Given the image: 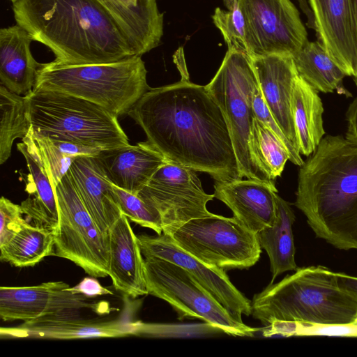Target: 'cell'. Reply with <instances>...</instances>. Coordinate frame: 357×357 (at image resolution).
Returning <instances> with one entry per match:
<instances>
[{"mask_svg":"<svg viewBox=\"0 0 357 357\" xmlns=\"http://www.w3.org/2000/svg\"><path fill=\"white\" fill-rule=\"evenodd\" d=\"M127 114L168 161L215 181L243 178L227 122L206 86L182 79L150 88Z\"/></svg>","mask_w":357,"mask_h":357,"instance_id":"6da1fadb","label":"cell"},{"mask_svg":"<svg viewBox=\"0 0 357 357\" xmlns=\"http://www.w3.org/2000/svg\"><path fill=\"white\" fill-rule=\"evenodd\" d=\"M13 10L62 63H112L151 50L102 0H17Z\"/></svg>","mask_w":357,"mask_h":357,"instance_id":"7a4b0ae2","label":"cell"},{"mask_svg":"<svg viewBox=\"0 0 357 357\" xmlns=\"http://www.w3.org/2000/svg\"><path fill=\"white\" fill-rule=\"evenodd\" d=\"M294 205L317 237L357 250V142L324 137L301 166Z\"/></svg>","mask_w":357,"mask_h":357,"instance_id":"3957f363","label":"cell"},{"mask_svg":"<svg viewBox=\"0 0 357 357\" xmlns=\"http://www.w3.org/2000/svg\"><path fill=\"white\" fill-rule=\"evenodd\" d=\"M252 317L268 326L275 321L308 325L356 324L357 298L324 266L298 268L270 283L251 301Z\"/></svg>","mask_w":357,"mask_h":357,"instance_id":"277c9868","label":"cell"},{"mask_svg":"<svg viewBox=\"0 0 357 357\" xmlns=\"http://www.w3.org/2000/svg\"><path fill=\"white\" fill-rule=\"evenodd\" d=\"M141 56L107 63H40L33 91L74 96L103 107L114 116L127 114L151 87Z\"/></svg>","mask_w":357,"mask_h":357,"instance_id":"5b68a950","label":"cell"},{"mask_svg":"<svg viewBox=\"0 0 357 357\" xmlns=\"http://www.w3.org/2000/svg\"><path fill=\"white\" fill-rule=\"evenodd\" d=\"M33 137H47L102 149L126 146L118 117L89 100L52 91L24 96Z\"/></svg>","mask_w":357,"mask_h":357,"instance_id":"8992f818","label":"cell"},{"mask_svg":"<svg viewBox=\"0 0 357 357\" xmlns=\"http://www.w3.org/2000/svg\"><path fill=\"white\" fill-rule=\"evenodd\" d=\"M258 86L250 55L228 50L206 88L222 112L243 178L267 183L257 169L250 149L251 128L256 117L252 100Z\"/></svg>","mask_w":357,"mask_h":357,"instance_id":"52a82bcc","label":"cell"},{"mask_svg":"<svg viewBox=\"0 0 357 357\" xmlns=\"http://www.w3.org/2000/svg\"><path fill=\"white\" fill-rule=\"evenodd\" d=\"M149 294L167 302L178 319H199L223 333L252 337L258 331L234 319L228 311L185 269L171 261L144 258Z\"/></svg>","mask_w":357,"mask_h":357,"instance_id":"ba28073f","label":"cell"},{"mask_svg":"<svg viewBox=\"0 0 357 357\" xmlns=\"http://www.w3.org/2000/svg\"><path fill=\"white\" fill-rule=\"evenodd\" d=\"M54 190L59 211L54 255L73 261L91 276H109V234L101 231L84 206L69 171Z\"/></svg>","mask_w":357,"mask_h":357,"instance_id":"9c48e42d","label":"cell"},{"mask_svg":"<svg viewBox=\"0 0 357 357\" xmlns=\"http://www.w3.org/2000/svg\"><path fill=\"white\" fill-rule=\"evenodd\" d=\"M172 237L181 248L195 258L223 270L248 268L258 261L261 253L257 234L234 216L213 213L190 220Z\"/></svg>","mask_w":357,"mask_h":357,"instance_id":"30bf717a","label":"cell"},{"mask_svg":"<svg viewBox=\"0 0 357 357\" xmlns=\"http://www.w3.org/2000/svg\"><path fill=\"white\" fill-rule=\"evenodd\" d=\"M137 195L162 218L163 233L172 236L190 220L213 215L206 204L214 198L204 190L196 171L167 161Z\"/></svg>","mask_w":357,"mask_h":357,"instance_id":"8fae6325","label":"cell"},{"mask_svg":"<svg viewBox=\"0 0 357 357\" xmlns=\"http://www.w3.org/2000/svg\"><path fill=\"white\" fill-rule=\"evenodd\" d=\"M238 3L245 20L249 55H292L308 41L299 12L291 0Z\"/></svg>","mask_w":357,"mask_h":357,"instance_id":"7c38bea8","label":"cell"},{"mask_svg":"<svg viewBox=\"0 0 357 357\" xmlns=\"http://www.w3.org/2000/svg\"><path fill=\"white\" fill-rule=\"evenodd\" d=\"M143 256L157 257L188 271L236 321L252 314L251 301L230 281L225 270L210 266L181 248L166 234L137 236Z\"/></svg>","mask_w":357,"mask_h":357,"instance_id":"4fadbf2b","label":"cell"},{"mask_svg":"<svg viewBox=\"0 0 357 357\" xmlns=\"http://www.w3.org/2000/svg\"><path fill=\"white\" fill-rule=\"evenodd\" d=\"M88 297L73 292L62 281L43 282L29 287H1L0 317L5 321H26L49 315L96 310Z\"/></svg>","mask_w":357,"mask_h":357,"instance_id":"5bb4252c","label":"cell"},{"mask_svg":"<svg viewBox=\"0 0 357 357\" xmlns=\"http://www.w3.org/2000/svg\"><path fill=\"white\" fill-rule=\"evenodd\" d=\"M319 40L354 81L357 77V31L353 0H309Z\"/></svg>","mask_w":357,"mask_h":357,"instance_id":"9a60e30c","label":"cell"},{"mask_svg":"<svg viewBox=\"0 0 357 357\" xmlns=\"http://www.w3.org/2000/svg\"><path fill=\"white\" fill-rule=\"evenodd\" d=\"M250 56L269 111L299 152L291 109L293 86L298 75L292 55L273 54Z\"/></svg>","mask_w":357,"mask_h":357,"instance_id":"2e32d148","label":"cell"},{"mask_svg":"<svg viewBox=\"0 0 357 357\" xmlns=\"http://www.w3.org/2000/svg\"><path fill=\"white\" fill-rule=\"evenodd\" d=\"M0 335L1 338L51 340L119 337L135 335V323L85 319L71 312L37 318L14 327H1Z\"/></svg>","mask_w":357,"mask_h":357,"instance_id":"e0dca14e","label":"cell"},{"mask_svg":"<svg viewBox=\"0 0 357 357\" xmlns=\"http://www.w3.org/2000/svg\"><path fill=\"white\" fill-rule=\"evenodd\" d=\"M275 185L256 179L216 181L214 197L225 204L245 227L257 234L271 226L276 215Z\"/></svg>","mask_w":357,"mask_h":357,"instance_id":"ac0fdd59","label":"cell"},{"mask_svg":"<svg viewBox=\"0 0 357 357\" xmlns=\"http://www.w3.org/2000/svg\"><path fill=\"white\" fill-rule=\"evenodd\" d=\"M96 157L113 185L135 195L168 161L148 141L102 149Z\"/></svg>","mask_w":357,"mask_h":357,"instance_id":"d6986e66","label":"cell"},{"mask_svg":"<svg viewBox=\"0 0 357 357\" xmlns=\"http://www.w3.org/2000/svg\"><path fill=\"white\" fill-rule=\"evenodd\" d=\"M108 234L109 276L114 287L132 298L149 294L144 256L128 218L122 214Z\"/></svg>","mask_w":357,"mask_h":357,"instance_id":"ffe728a7","label":"cell"},{"mask_svg":"<svg viewBox=\"0 0 357 357\" xmlns=\"http://www.w3.org/2000/svg\"><path fill=\"white\" fill-rule=\"evenodd\" d=\"M17 147L25 158L29 171L28 174H21L28 194V197L20 204L22 212L33 225L55 233L59 226L56 195L30 132Z\"/></svg>","mask_w":357,"mask_h":357,"instance_id":"44dd1931","label":"cell"},{"mask_svg":"<svg viewBox=\"0 0 357 357\" xmlns=\"http://www.w3.org/2000/svg\"><path fill=\"white\" fill-rule=\"evenodd\" d=\"M69 172L84 206L101 231L108 234L123 213L116 199L113 185L96 155L77 156Z\"/></svg>","mask_w":357,"mask_h":357,"instance_id":"7402d4cb","label":"cell"},{"mask_svg":"<svg viewBox=\"0 0 357 357\" xmlns=\"http://www.w3.org/2000/svg\"><path fill=\"white\" fill-rule=\"evenodd\" d=\"M32 41L29 32L17 24L0 30L1 84L20 96L33 90L40 65L31 54Z\"/></svg>","mask_w":357,"mask_h":357,"instance_id":"603a6c76","label":"cell"},{"mask_svg":"<svg viewBox=\"0 0 357 357\" xmlns=\"http://www.w3.org/2000/svg\"><path fill=\"white\" fill-rule=\"evenodd\" d=\"M291 109L299 153L310 156L325 135L324 109L318 92L299 75L293 86Z\"/></svg>","mask_w":357,"mask_h":357,"instance_id":"cb8c5ba5","label":"cell"},{"mask_svg":"<svg viewBox=\"0 0 357 357\" xmlns=\"http://www.w3.org/2000/svg\"><path fill=\"white\" fill-rule=\"evenodd\" d=\"M276 215L273 224L257 234L259 245L264 249L269 258L272 280L280 274L296 271L295 246L292 225L296 216L289 204L280 197L275 196Z\"/></svg>","mask_w":357,"mask_h":357,"instance_id":"d4e9b609","label":"cell"},{"mask_svg":"<svg viewBox=\"0 0 357 357\" xmlns=\"http://www.w3.org/2000/svg\"><path fill=\"white\" fill-rule=\"evenodd\" d=\"M298 74L317 92L333 93L350 97L343 85L346 76L319 41H307L292 54Z\"/></svg>","mask_w":357,"mask_h":357,"instance_id":"484cf974","label":"cell"},{"mask_svg":"<svg viewBox=\"0 0 357 357\" xmlns=\"http://www.w3.org/2000/svg\"><path fill=\"white\" fill-rule=\"evenodd\" d=\"M54 234L27 221L0 246L1 260L20 268L33 266L45 257L54 255Z\"/></svg>","mask_w":357,"mask_h":357,"instance_id":"4316f807","label":"cell"},{"mask_svg":"<svg viewBox=\"0 0 357 357\" xmlns=\"http://www.w3.org/2000/svg\"><path fill=\"white\" fill-rule=\"evenodd\" d=\"M250 149L253 160L267 183L275 185L289 160L288 150L274 132L255 117L251 128Z\"/></svg>","mask_w":357,"mask_h":357,"instance_id":"83f0119b","label":"cell"},{"mask_svg":"<svg viewBox=\"0 0 357 357\" xmlns=\"http://www.w3.org/2000/svg\"><path fill=\"white\" fill-rule=\"evenodd\" d=\"M31 122L24 96L0 86V164L10 156L14 141L29 132Z\"/></svg>","mask_w":357,"mask_h":357,"instance_id":"f1b7e54d","label":"cell"},{"mask_svg":"<svg viewBox=\"0 0 357 357\" xmlns=\"http://www.w3.org/2000/svg\"><path fill=\"white\" fill-rule=\"evenodd\" d=\"M33 138L53 188L67 174L77 156L96 155L101 151L99 148L57 140L47 137H33Z\"/></svg>","mask_w":357,"mask_h":357,"instance_id":"f546056e","label":"cell"},{"mask_svg":"<svg viewBox=\"0 0 357 357\" xmlns=\"http://www.w3.org/2000/svg\"><path fill=\"white\" fill-rule=\"evenodd\" d=\"M113 191L122 213L129 220L153 230L157 234L163 233L162 218L157 211L147 205L137 195L114 185Z\"/></svg>","mask_w":357,"mask_h":357,"instance_id":"4dcf8cb0","label":"cell"},{"mask_svg":"<svg viewBox=\"0 0 357 357\" xmlns=\"http://www.w3.org/2000/svg\"><path fill=\"white\" fill-rule=\"evenodd\" d=\"M212 19L215 26L220 31L228 50L245 52L249 55L245 20L238 1L232 10L226 11L216 8Z\"/></svg>","mask_w":357,"mask_h":357,"instance_id":"1f68e13d","label":"cell"},{"mask_svg":"<svg viewBox=\"0 0 357 357\" xmlns=\"http://www.w3.org/2000/svg\"><path fill=\"white\" fill-rule=\"evenodd\" d=\"M252 105L255 116L263 123L270 128L285 145L289 154V160L296 165L300 167L302 166L305 161L302 159L300 153L285 136L282 129L272 116L264 100L259 85L255 91Z\"/></svg>","mask_w":357,"mask_h":357,"instance_id":"d6a6232c","label":"cell"},{"mask_svg":"<svg viewBox=\"0 0 357 357\" xmlns=\"http://www.w3.org/2000/svg\"><path fill=\"white\" fill-rule=\"evenodd\" d=\"M23 215L20 205L1 197L0 199V246L8 242L27 222L23 218Z\"/></svg>","mask_w":357,"mask_h":357,"instance_id":"836d02e7","label":"cell"},{"mask_svg":"<svg viewBox=\"0 0 357 357\" xmlns=\"http://www.w3.org/2000/svg\"><path fill=\"white\" fill-rule=\"evenodd\" d=\"M297 335L357 337L356 324L308 325L299 323Z\"/></svg>","mask_w":357,"mask_h":357,"instance_id":"e575fe53","label":"cell"},{"mask_svg":"<svg viewBox=\"0 0 357 357\" xmlns=\"http://www.w3.org/2000/svg\"><path fill=\"white\" fill-rule=\"evenodd\" d=\"M70 289L73 292L82 294L88 298L113 294L110 289L102 286L96 277L91 275L84 278L77 284Z\"/></svg>","mask_w":357,"mask_h":357,"instance_id":"d590c367","label":"cell"},{"mask_svg":"<svg viewBox=\"0 0 357 357\" xmlns=\"http://www.w3.org/2000/svg\"><path fill=\"white\" fill-rule=\"evenodd\" d=\"M347 121V136L357 141V97L349 105L346 112Z\"/></svg>","mask_w":357,"mask_h":357,"instance_id":"8d00e7d4","label":"cell"},{"mask_svg":"<svg viewBox=\"0 0 357 357\" xmlns=\"http://www.w3.org/2000/svg\"><path fill=\"white\" fill-rule=\"evenodd\" d=\"M336 275L340 286L357 298V277L344 273H336Z\"/></svg>","mask_w":357,"mask_h":357,"instance_id":"74e56055","label":"cell"},{"mask_svg":"<svg viewBox=\"0 0 357 357\" xmlns=\"http://www.w3.org/2000/svg\"><path fill=\"white\" fill-rule=\"evenodd\" d=\"M238 0H223V2L228 10H232Z\"/></svg>","mask_w":357,"mask_h":357,"instance_id":"f35d334b","label":"cell"},{"mask_svg":"<svg viewBox=\"0 0 357 357\" xmlns=\"http://www.w3.org/2000/svg\"><path fill=\"white\" fill-rule=\"evenodd\" d=\"M353 6H354V16H355V21H356V31H357V0H353ZM356 86H357V77L354 81Z\"/></svg>","mask_w":357,"mask_h":357,"instance_id":"ab89813d","label":"cell"},{"mask_svg":"<svg viewBox=\"0 0 357 357\" xmlns=\"http://www.w3.org/2000/svg\"><path fill=\"white\" fill-rule=\"evenodd\" d=\"M13 3H14L15 2H16L17 0H10Z\"/></svg>","mask_w":357,"mask_h":357,"instance_id":"60d3db41","label":"cell"}]
</instances>
